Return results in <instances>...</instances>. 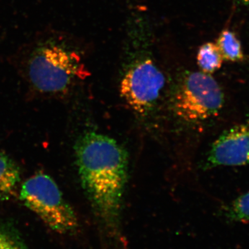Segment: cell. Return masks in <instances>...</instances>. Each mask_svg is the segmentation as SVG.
<instances>
[{
	"mask_svg": "<svg viewBox=\"0 0 249 249\" xmlns=\"http://www.w3.org/2000/svg\"><path fill=\"white\" fill-rule=\"evenodd\" d=\"M165 76L150 58L134 63L121 80L120 93L127 105L139 114H147L160 97Z\"/></svg>",
	"mask_w": 249,
	"mask_h": 249,
	"instance_id": "cell-5",
	"label": "cell"
},
{
	"mask_svg": "<svg viewBox=\"0 0 249 249\" xmlns=\"http://www.w3.org/2000/svg\"><path fill=\"white\" fill-rule=\"evenodd\" d=\"M217 45L224 60L240 62L245 59L242 44L235 33L224 29L219 34Z\"/></svg>",
	"mask_w": 249,
	"mask_h": 249,
	"instance_id": "cell-8",
	"label": "cell"
},
{
	"mask_svg": "<svg viewBox=\"0 0 249 249\" xmlns=\"http://www.w3.org/2000/svg\"><path fill=\"white\" fill-rule=\"evenodd\" d=\"M19 199L54 231H75L78 219L57 183L49 175L36 174L23 183Z\"/></svg>",
	"mask_w": 249,
	"mask_h": 249,
	"instance_id": "cell-3",
	"label": "cell"
},
{
	"mask_svg": "<svg viewBox=\"0 0 249 249\" xmlns=\"http://www.w3.org/2000/svg\"><path fill=\"white\" fill-rule=\"evenodd\" d=\"M20 181V170L7 155L0 152V200H9Z\"/></svg>",
	"mask_w": 249,
	"mask_h": 249,
	"instance_id": "cell-7",
	"label": "cell"
},
{
	"mask_svg": "<svg viewBox=\"0 0 249 249\" xmlns=\"http://www.w3.org/2000/svg\"><path fill=\"white\" fill-rule=\"evenodd\" d=\"M196 61L201 71L210 74L222 67L224 59L217 44L209 42L199 47L196 55Z\"/></svg>",
	"mask_w": 249,
	"mask_h": 249,
	"instance_id": "cell-9",
	"label": "cell"
},
{
	"mask_svg": "<svg viewBox=\"0 0 249 249\" xmlns=\"http://www.w3.org/2000/svg\"><path fill=\"white\" fill-rule=\"evenodd\" d=\"M249 165V120L224 131L213 143L206 168Z\"/></svg>",
	"mask_w": 249,
	"mask_h": 249,
	"instance_id": "cell-6",
	"label": "cell"
},
{
	"mask_svg": "<svg viewBox=\"0 0 249 249\" xmlns=\"http://www.w3.org/2000/svg\"><path fill=\"white\" fill-rule=\"evenodd\" d=\"M240 1L242 3V4L249 6V0H240Z\"/></svg>",
	"mask_w": 249,
	"mask_h": 249,
	"instance_id": "cell-12",
	"label": "cell"
},
{
	"mask_svg": "<svg viewBox=\"0 0 249 249\" xmlns=\"http://www.w3.org/2000/svg\"><path fill=\"white\" fill-rule=\"evenodd\" d=\"M22 61L32 88L45 94L66 93L77 80L88 75L79 54L61 34H47L36 39L24 52Z\"/></svg>",
	"mask_w": 249,
	"mask_h": 249,
	"instance_id": "cell-2",
	"label": "cell"
},
{
	"mask_svg": "<svg viewBox=\"0 0 249 249\" xmlns=\"http://www.w3.org/2000/svg\"><path fill=\"white\" fill-rule=\"evenodd\" d=\"M224 214L230 222H249V191L227 205Z\"/></svg>",
	"mask_w": 249,
	"mask_h": 249,
	"instance_id": "cell-10",
	"label": "cell"
},
{
	"mask_svg": "<svg viewBox=\"0 0 249 249\" xmlns=\"http://www.w3.org/2000/svg\"><path fill=\"white\" fill-rule=\"evenodd\" d=\"M82 184L88 193L109 249H126L121 231L122 199L127 177V154L114 139L88 132L75 146Z\"/></svg>",
	"mask_w": 249,
	"mask_h": 249,
	"instance_id": "cell-1",
	"label": "cell"
},
{
	"mask_svg": "<svg viewBox=\"0 0 249 249\" xmlns=\"http://www.w3.org/2000/svg\"><path fill=\"white\" fill-rule=\"evenodd\" d=\"M224 102V93L213 77L202 71H188L174 95L173 107L180 119L199 122L217 116Z\"/></svg>",
	"mask_w": 249,
	"mask_h": 249,
	"instance_id": "cell-4",
	"label": "cell"
},
{
	"mask_svg": "<svg viewBox=\"0 0 249 249\" xmlns=\"http://www.w3.org/2000/svg\"><path fill=\"white\" fill-rule=\"evenodd\" d=\"M0 249H28L18 229L11 222L0 220Z\"/></svg>",
	"mask_w": 249,
	"mask_h": 249,
	"instance_id": "cell-11",
	"label": "cell"
}]
</instances>
